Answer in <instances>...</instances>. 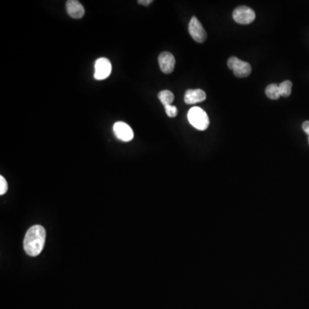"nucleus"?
<instances>
[{"label":"nucleus","instance_id":"9","mask_svg":"<svg viewBox=\"0 0 309 309\" xmlns=\"http://www.w3.org/2000/svg\"><path fill=\"white\" fill-rule=\"evenodd\" d=\"M66 11L70 17L74 19H80L84 16L85 11L82 4L77 0H69L66 2Z\"/></svg>","mask_w":309,"mask_h":309},{"label":"nucleus","instance_id":"1","mask_svg":"<svg viewBox=\"0 0 309 309\" xmlns=\"http://www.w3.org/2000/svg\"><path fill=\"white\" fill-rule=\"evenodd\" d=\"M46 241V230L40 225H34L28 230L23 240V248L27 254L35 257L42 251Z\"/></svg>","mask_w":309,"mask_h":309},{"label":"nucleus","instance_id":"5","mask_svg":"<svg viewBox=\"0 0 309 309\" xmlns=\"http://www.w3.org/2000/svg\"><path fill=\"white\" fill-rule=\"evenodd\" d=\"M112 65L106 58H100L94 64V77L96 80H104L110 76Z\"/></svg>","mask_w":309,"mask_h":309},{"label":"nucleus","instance_id":"7","mask_svg":"<svg viewBox=\"0 0 309 309\" xmlns=\"http://www.w3.org/2000/svg\"><path fill=\"white\" fill-rule=\"evenodd\" d=\"M115 135L118 139L123 141V142H130L134 137V132L129 125L125 122H116L113 127Z\"/></svg>","mask_w":309,"mask_h":309},{"label":"nucleus","instance_id":"6","mask_svg":"<svg viewBox=\"0 0 309 309\" xmlns=\"http://www.w3.org/2000/svg\"><path fill=\"white\" fill-rule=\"evenodd\" d=\"M189 34H191L192 39L198 43H202L206 40L207 34L203 28L200 22L197 17H192L188 26Z\"/></svg>","mask_w":309,"mask_h":309},{"label":"nucleus","instance_id":"13","mask_svg":"<svg viewBox=\"0 0 309 309\" xmlns=\"http://www.w3.org/2000/svg\"><path fill=\"white\" fill-rule=\"evenodd\" d=\"M279 91L281 96L288 97L291 94L292 83L290 81L286 80L279 84Z\"/></svg>","mask_w":309,"mask_h":309},{"label":"nucleus","instance_id":"16","mask_svg":"<svg viewBox=\"0 0 309 309\" xmlns=\"http://www.w3.org/2000/svg\"><path fill=\"white\" fill-rule=\"evenodd\" d=\"M302 129H303L304 132H306V134L309 133V121L306 120L303 124H302Z\"/></svg>","mask_w":309,"mask_h":309},{"label":"nucleus","instance_id":"14","mask_svg":"<svg viewBox=\"0 0 309 309\" xmlns=\"http://www.w3.org/2000/svg\"><path fill=\"white\" fill-rule=\"evenodd\" d=\"M165 111H166L167 115L170 118L175 117L178 114L177 108L175 106H172V105L165 107Z\"/></svg>","mask_w":309,"mask_h":309},{"label":"nucleus","instance_id":"18","mask_svg":"<svg viewBox=\"0 0 309 309\" xmlns=\"http://www.w3.org/2000/svg\"><path fill=\"white\" fill-rule=\"evenodd\" d=\"M308 143H309V137H308Z\"/></svg>","mask_w":309,"mask_h":309},{"label":"nucleus","instance_id":"19","mask_svg":"<svg viewBox=\"0 0 309 309\" xmlns=\"http://www.w3.org/2000/svg\"><path fill=\"white\" fill-rule=\"evenodd\" d=\"M307 135H308V137H309V133H308V134H307Z\"/></svg>","mask_w":309,"mask_h":309},{"label":"nucleus","instance_id":"11","mask_svg":"<svg viewBox=\"0 0 309 309\" xmlns=\"http://www.w3.org/2000/svg\"><path fill=\"white\" fill-rule=\"evenodd\" d=\"M158 98L163 106L166 107L171 105L175 100V95L169 90H163L158 94Z\"/></svg>","mask_w":309,"mask_h":309},{"label":"nucleus","instance_id":"3","mask_svg":"<svg viewBox=\"0 0 309 309\" xmlns=\"http://www.w3.org/2000/svg\"><path fill=\"white\" fill-rule=\"evenodd\" d=\"M228 66L234 72V74L240 78L248 77L252 72V67L250 66V64L239 60L236 57L229 58L228 60Z\"/></svg>","mask_w":309,"mask_h":309},{"label":"nucleus","instance_id":"15","mask_svg":"<svg viewBox=\"0 0 309 309\" xmlns=\"http://www.w3.org/2000/svg\"><path fill=\"white\" fill-rule=\"evenodd\" d=\"M8 190V184L3 176H0V195H4Z\"/></svg>","mask_w":309,"mask_h":309},{"label":"nucleus","instance_id":"4","mask_svg":"<svg viewBox=\"0 0 309 309\" xmlns=\"http://www.w3.org/2000/svg\"><path fill=\"white\" fill-rule=\"evenodd\" d=\"M255 12L247 6H240L233 12V18L236 23L242 25H247L254 21Z\"/></svg>","mask_w":309,"mask_h":309},{"label":"nucleus","instance_id":"2","mask_svg":"<svg viewBox=\"0 0 309 309\" xmlns=\"http://www.w3.org/2000/svg\"><path fill=\"white\" fill-rule=\"evenodd\" d=\"M189 123L194 128L199 131H204L208 128L210 125V120L206 112L198 107H193L190 109L187 114Z\"/></svg>","mask_w":309,"mask_h":309},{"label":"nucleus","instance_id":"17","mask_svg":"<svg viewBox=\"0 0 309 309\" xmlns=\"http://www.w3.org/2000/svg\"><path fill=\"white\" fill-rule=\"evenodd\" d=\"M152 2H153L152 0H139V1H137V3L139 4V5L145 6H149Z\"/></svg>","mask_w":309,"mask_h":309},{"label":"nucleus","instance_id":"8","mask_svg":"<svg viewBox=\"0 0 309 309\" xmlns=\"http://www.w3.org/2000/svg\"><path fill=\"white\" fill-rule=\"evenodd\" d=\"M158 62L161 71L165 74L171 73L175 69V59L169 52H163L158 57Z\"/></svg>","mask_w":309,"mask_h":309},{"label":"nucleus","instance_id":"10","mask_svg":"<svg viewBox=\"0 0 309 309\" xmlns=\"http://www.w3.org/2000/svg\"><path fill=\"white\" fill-rule=\"evenodd\" d=\"M206 99L205 92L202 89H188L186 90L184 100L186 104L192 105L196 103L202 102Z\"/></svg>","mask_w":309,"mask_h":309},{"label":"nucleus","instance_id":"12","mask_svg":"<svg viewBox=\"0 0 309 309\" xmlns=\"http://www.w3.org/2000/svg\"><path fill=\"white\" fill-rule=\"evenodd\" d=\"M266 94L267 97L272 100H278L280 97V91H279V86L276 83H272L267 86L266 89Z\"/></svg>","mask_w":309,"mask_h":309}]
</instances>
